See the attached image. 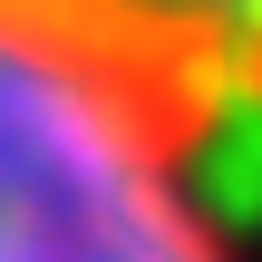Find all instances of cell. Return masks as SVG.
I'll list each match as a JSON object with an SVG mask.
<instances>
[{
	"label": "cell",
	"mask_w": 262,
	"mask_h": 262,
	"mask_svg": "<svg viewBox=\"0 0 262 262\" xmlns=\"http://www.w3.org/2000/svg\"><path fill=\"white\" fill-rule=\"evenodd\" d=\"M175 126L107 58L0 0V262H243Z\"/></svg>",
	"instance_id": "cell-1"
},
{
	"label": "cell",
	"mask_w": 262,
	"mask_h": 262,
	"mask_svg": "<svg viewBox=\"0 0 262 262\" xmlns=\"http://www.w3.org/2000/svg\"><path fill=\"white\" fill-rule=\"evenodd\" d=\"M19 10L107 58L194 136L262 117V0H19Z\"/></svg>",
	"instance_id": "cell-2"
}]
</instances>
